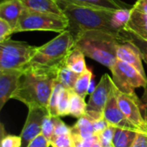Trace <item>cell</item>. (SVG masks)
I'll use <instances>...</instances> for the list:
<instances>
[{
	"label": "cell",
	"mask_w": 147,
	"mask_h": 147,
	"mask_svg": "<svg viewBox=\"0 0 147 147\" xmlns=\"http://www.w3.org/2000/svg\"><path fill=\"white\" fill-rule=\"evenodd\" d=\"M57 71L58 68L28 65L22 71L18 86L11 99L22 102L28 108L39 106L47 109L57 79Z\"/></svg>",
	"instance_id": "1"
},
{
	"label": "cell",
	"mask_w": 147,
	"mask_h": 147,
	"mask_svg": "<svg viewBox=\"0 0 147 147\" xmlns=\"http://www.w3.org/2000/svg\"><path fill=\"white\" fill-rule=\"evenodd\" d=\"M69 22L67 30L75 39L85 30L97 29L121 35L113 27V16L116 9L80 5L68 0H56Z\"/></svg>",
	"instance_id": "2"
},
{
	"label": "cell",
	"mask_w": 147,
	"mask_h": 147,
	"mask_svg": "<svg viewBox=\"0 0 147 147\" xmlns=\"http://www.w3.org/2000/svg\"><path fill=\"white\" fill-rule=\"evenodd\" d=\"M124 41L121 35L91 29L80 33L74 39L73 47L79 49L86 57L110 69L117 60V48Z\"/></svg>",
	"instance_id": "3"
},
{
	"label": "cell",
	"mask_w": 147,
	"mask_h": 147,
	"mask_svg": "<svg viewBox=\"0 0 147 147\" xmlns=\"http://www.w3.org/2000/svg\"><path fill=\"white\" fill-rule=\"evenodd\" d=\"M73 47L74 39L71 33L65 30L43 46L37 47L28 65L58 68L65 62Z\"/></svg>",
	"instance_id": "4"
},
{
	"label": "cell",
	"mask_w": 147,
	"mask_h": 147,
	"mask_svg": "<svg viewBox=\"0 0 147 147\" xmlns=\"http://www.w3.org/2000/svg\"><path fill=\"white\" fill-rule=\"evenodd\" d=\"M68 19L65 15L48 12H38L25 8L22 12L15 33L24 31H54L63 32L67 30Z\"/></svg>",
	"instance_id": "5"
},
{
	"label": "cell",
	"mask_w": 147,
	"mask_h": 147,
	"mask_svg": "<svg viewBox=\"0 0 147 147\" xmlns=\"http://www.w3.org/2000/svg\"><path fill=\"white\" fill-rule=\"evenodd\" d=\"M36 48L27 42L11 39L0 42V71H22L28 65Z\"/></svg>",
	"instance_id": "6"
},
{
	"label": "cell",
	"mask_w": 147,
	"mask_h": 147,
	"mask_svg": "<svg viewBox=\"0 0 147 147\" xmlns=\"http://www.w3.org/2000/svg\"><path fill=\"white\" fill-rule=\"evenodd\" d=\"M112 72V79L115 86L127 94H136L135 89L146 88L147 78L142 76L134 66L117 59L109 69Z\"/></svg>",
	"instance_id": "7"
},
{
	"label": "cell",
	"mask_w": 147,
	"mask_h": 147,
	"mask_svg": "<svg viewBox=\"0 0 147 147\" xmlns=\"http://www.w3.org/2000/svg\"><path fill=\"white\" fill-rule=\"evenodd\" d=\"M113 89L118 104L127 119L140 132L147 134V121L142 112V101L136 94H127L121 91L114 84Z\"/></svg>",
	"instance_id": "8"
},
{
	"label": "cell",
	"mask_w": 147,
	"mask_h": 147,
	"mask_svg": "<svg viewBox=\"0 0 147 147\" xmlns=\"http://www.w3.org/2000/svg\"><path fill=\"white\" fill-rule=\"evenodd\" d=\"M112 88L113 79L107 73L102 75L96 89L90 94L89 102L87 103L85 115L90 120L103 117V110Z\"/></svg>",
	"instance_id": "9"
},
{
	"label": "cell",
	"mask_w": 147,
	"mask_h": 147,
	"mask_svg": "<svg viewBox=\"0 0 147 147\" xmlns=\"http://www.w3.org/2000/svg\"><path fill=\"white\" fill-rule=\"evenodd\" d=\"M49 115L47 108L32 106L28 108V114L21 133L22 146L28 147L30 142L41 134V128L44 118Z\"/></svg>",
	"instance_id": "10"
},
{
	"label": "cell",
	"mask_w": 147,
	"mask_h": 147,
	"mask_svg": "<svg viewBox=\"0 0 147 147\" xmlns=\"http://www.w3.org/2000/svg\"><path fill=\"white\" fill-rule=\"evenodd\" d=\"M114 84V82H113ZM103 116L105 120L109 122V125L114 126L115 127H119V128H123V129H128V130H133L136 132H140L124 115L122 113L114 89L112 88V91L109 94V96L108 98L107 103L105 105L104 110H103Z\"/></svg>",
	"instance_id": "11"
},
{
	"label": "cell",
	"mask_w": 147,
	"mask_h": 147,
	"mask_svg": "<svg viewBox=\"0 0 147 147\" xmlns=\"http://www.w3.org/2000/svg\"><path fill=\"white\" fill-rule=\"evenodd\" d=\"M22 71L21 70L0 71V110H2L7 102L12 98L18 86Z\"/></svg>",
	"instance_id": "12"
},
{
	"label": "cell",
	"mask_w": 147,
	"mask_h": 147,
	"mask_svg": "<svg viewBox=\"0 0 147 147\" xmlns=\"http://www.w3.org/2000/svg\"><path fill=\"white\" fill-rule=\"evenodd\" d=\"M116 57L118 59L129 64L134 66L138 71H140L142 76L147 78L143 64H142V57L134 44L131 41L125 40L124 42L121 43L117 48Z\"/></svg>",
	"instance_id": "13"
},
{
	"label": "cell",
	"mask_w": 147,
	"mask_h": 147,
	"mask_svg": "<svg viewBox=\"0 0 147 147\" xmlns=\"http://www.w3.org/2000/svg\"><path fill=\"white\" fill-rule=\"evenodd\" d=\"M25 9L20 0H4L0 3V19L9 22L16 29L18 21Z\"/></svg>",
	"instance_id": "14"
},
{
	"label": "cell",
	"mask_w": 147,
	"mask_h": 147,
	"mask_svg": "<svg viewBox=\"0 0 147 147\" xmlns=\"http://www.w3.org/2000/svg\"><path fill=\"white\" fill-rule=\"evenodd\" d=\"M124 29L131 31L147 40V14L132 7L129 19Z\"/></svg>",
	"instance_id": "15"
},
{
	"label": "cell",
	"mask_w": 147,
	"mask_h": 147,
	"mask_svg": "<svg viewBox=\"0 0 147 147\" xmlns=\"http://www.w3.org/2000/svg\"><path fill=\"white\" fill-rule=\"evenodd\" d=\"M26 9L38 11L48 12L58 15H64L59 7L56 0H20Z\"/></svg>",
	"instance_id": "16"
},
{
	"label": "cell",
	"mask_w": 147,
	"mask_h": 147,
	"mask_svg": "<svg viewBox=\"0 0 147 147\" xmlns=\"http://www.w3.org/2000/svg\"><path fill=\"white\" fill-rule=\"evenodd\" d=\"M65 64L67 67L78 74L84 72L88 69L85 63V55L76 47L71 50L65 60Z\"/></svg>",
	"instance_id": "17"
},
{
	"label": "cell",
	"mask_w": 147,
	"mask_h": 147,
	"mask_svg": "<svg viewBox=\"0 0 147 147\" xmlns=\"http://www.w3.org/2000/svg\"><path fill=\"white\" fill-rule=\"evenodd\" d=\"M68 1L80 5L102 7V8L112 9H131L133 7L121 0H68Z\"/></svg>",
	"instance_id": "18"
},
{
	"label": "cell",
	"mask_w": 147,
	"mask_h": 147,
	"mask_svg": "<svg viewBox=\"0 0 147 147\" xmlns=\"http://www.w3.org/2000/svg\"><path fill=\"white\" fill-rule=\"evenodd\" d=\"M71 135H75L82 139L90 138L95 135L92 121L85 115L78 118V121L71 127Z\"/></svg>",
	"instance_id": "19"
},
{
	"label": "cell",
	"mask_w": 147,
	"mask_h": 147,
	"mask_svg": "<svg viewBox=\"0 0 147 147\" xmlns=\"http://www.w3.org/2000/svg\"><path fill=\"white\" fill-rule=\"evenodd\" d=\"M80 74L76 73L69 67H67L65 62L58 67L57 80L67 90H73L75 84Z\"/></svg>",
	"instance_id": "20"
},
{
	"label": "cell",
	"mask_w": 147,
	"mask_h": 147,
	"mask_svg": "<svg viewBox=\"0 0 147 147\" xmlns=\"http://www.w3.org/2000/svg\"><path fill=\"white\" fill-rule=\"evenodd\" d=\"M140 132L115 127L113 145L115 147H131Z\"/></svg>",
	"instance_id": "21"
},
{
	"label": "cell",
	"mask_w": 147,
	"mask_h": 147,
	"mask_svg": "<svg viewBox=\"0 0 147 147\" xmlns=\"http://www.w3.org/2000/svg\"><path fill=\"white\" fill-rule=\"evenodd\" d=\"M69 96H70V113L69 115L80 118L84 116L86 113L87 104L84 101V98L77 94L73 90H69Z\"/></svg>",
	"instance_id": "22"
},
{
	"label": "cell",
	"mask_w": 147,
	"mask_h": 147,
	"mask_svg": "<svg viewBox=\"0 0 147 147\" xmlns=\"http://www.w3.org/2000/svg\"><path fill=\"white\" fill-rule=\"evenodd\" d=\"M94 74L92 72V71L88 68L84 72L81 73L75 84V86L73 88V90L78 94L80 96H82L83 98H85L86 96L88 95V91H89V87L91 82V79L93 78Z\"/></svg>",
	"instance_id": "23"
},
{
	"label": "cell",
	"mask_w": 147,
	"mask_h": 147,
	"mask_svg": "<svg viewBox=\"0 0 147 147\" xmlns=\"http://www.w3.org/2000/svg\"><path fill=\"white\" fill-rule=\"evenodd\" d=\"M121 35L124 40H129L136 46V47L139 49V51L141 54L142 59L145 61V63L147 65V40L140 38L134 33L126 30V29L121 30Z\"/></svg>",
	"instance_id": "24"
},
{
	"label": "cell",
	"mask_w": 147,
	"mask_h": 147,
	"mask_svg": "<svg viewBox=\"0 0 147 147\" xmlns=\"http://www.w3.org/2000/svg\"><path fill=\"white\" fill-rule=\"evenodd\" d=\"M65 87L56 79V81L54 82L53 84V91L48 102V105H47V110H48V114L51 116H59L58 114V102L59 99V96L61 91L63 90Z\"/></svg>",
	"instance_id": "25"
},
{
	"label": "cell",
	"mask_w": 147,
	"mask_h": 147,
	"mask_svg": "<svg viewBox=\"0 0 147 147\" xmlns=\"http://www.w3.org/2000/svg\"><path fill=\"white\" fill-rule=\"evenodd\" d=\"M59 116H51L47 115L43 121L42 123V128H41V134L49 141L51 142L53 134H54V129H55V125L56 121Z\"/></svg>",
	"instance_id": "26"
},
{
	"label": "cell",
	"mask_w": 147,
	"mask_h": 147,
	"mask_svg": "<svg viewBox=\"0 0 147 147\" xmlns=\"http://www.w3.org/2000/svg\"><path fill=\"white\" fill-rule=\"evenodd\" d=\"M70 113V96L69 90L64 88L60 93L58 102V114L59 117L69 115Z\"/></svg>",
	"instance_id": "27"
},
{
	"label": "cell",
	"mask_w": 147,
	"mask_h": 147,
	"mask_svg": "<svg viewBox=\"0 0 147 147\" xmlns=\"http://www.w3.org/2000/svg\"><path fill=\"white\" fill-rule=\"evenodd\" d=\"M1 147H21L22 146L21 136L5 134L3 124H1Z\"/></svg>",
	"instance_id": "28"
},
{
	"label": "cell",
	"mask_w": 147,
	"mask_h": 147,
	"mask_svg": "<svg viewBox=\"0 0 147 147\" xmlns=\"http://www.w3.org/2000/svg\"><path fill=\"white\" fill-rule=\"evenodd\" d=\"M115 131V127L114 126L109 125L104 131H102L100 134L97 135L99 137L102 146L107 147L113 144Z\"/></svg>",
	"instance_id": "29"
},
{
	"label": "cell",
	"mask_w": 147,
	"mask_h": 147,
	"mask_svg": "<svg viewBox=\"0 0 147 147\" xmlns=\"http://www.w3.org/2000/svg\"><path fill=\"white\" fill-rule=\"evenodd\" d=\"M74 147H95V145L100 140L97 135H93L90 138L82 139L75 135H71Z\"/></svg>",
	"instance_id": "30"
},
{
	"label": "cell",
	"mask_w": 147,
	"mask_h": 147,
	"mask_svg": "<svg viewBox=\"0 0 147 147\" xmlns=\"http://www.w3.org/2000/svg\"><path fill=\"white\" fill-rule=\"evenodd\" d=\"M50 144L52 147H74L71 135H60L54 137Z\"/></svg>",
	"instance_id": "31"
},
{
	"label": "cell",
	"mask_w": 147,
	"mask_h": 147,
	"mask_svg": "<svg viewBox=\"0 0 147 147\" xmlns=\"http://www.w3.org/2000/svg\"><path fill=\"white\" fill-rule=\"evenodd\" d=\"M13 34H15L14 28L6 21L0 19V42L9 39V36Z\"/></svg>",
	"instance_id": "32"
},
{
	"label": "cell",
	"mask_w": 147,
	"mask_h": 147,
	"mask_svg": "<svg viewBox=\"0 0 147 147\" xmlns=\"http://www.w3.org/2000/svg\"><path fill=\"white\" fill-rule=\"evenodd\" d=\"M60 135H71V129L64 121H62L60 117L59 116L57 119V121H56L54 134H53V138L57 137V136H60Z\"/></svg>",
	"instance_id": "33"
},
{
	"label": "cell",
	"mask_w": 147,
	"mask_h": 147,
	"mask_svg": "<svg viewBox=\"0 0 147 147\" xmlns=\"http://www.w3.org/2000/svg\"><path fill=\"white\" fill-rule=\"evenodd\" d=\"M92 124H93V127H94V131H95V134L98 135L100 134L102 131H104L109 126V122L105 120L104 116L96 119V120H91Z\"/></svg>",
	"instance_id": "34"
},
{
	"label": "cell",
	"mask_w": 147,
	"mask_h": 147,
	"mask_svg": "<svg viewBox=\"0 0 147 147\" xmlns=\"http://www.w3.org/2000/svg\"><path fill=\"white\" fill-rule=\"evenodd\" d=\"M51 146L50 142L42 135L40 134L34 140H33L28 147H49Z\"/></svg>",
	"instance_id": "35"
},
{
	"label": "cell",
	"mask_w": 147,
	"mask_h": 147,
	"mask_svg": "<svg viewBox=\"0 0 147 147\" xmlns=\"http://www.w3.org/2000/svg\"><path fill=\"white\" fill-rule=\"evenodd\" d=\"M131 147H147V134L138 133L136 139Z\"/></svg>",
	"instance_id": "36"
},
{
	"label": "cell",
	"mask_w": 147,
	"mask_h": 147,
	"mask_svg": "<svg viewBox=\"0 0 147 147\" xmlns=\"http://www.w3.org/2000/svg\"><path fill=\"white\" fill-rule=\"evenodd\" d=\"M133 7L143 13L147 14V0H137Z\"/></svg>",
	"instance_id": "37"
},
{
	"label": "cell",
	"mask_w": 147,
	"mask_h": 147,
	"mask_svg": "<svg viewBox=\"0 0 147 147\" xmlns=\"http://www.w3.org/2000/svg\"><path fill=\"white\" fill-rule=\"evenodd\" d=\"M141 101H142V112L147 121V88H145V91L141 97Z\"/></svg>",
	"instance_id": "38"
},
{
	"label": "cell",
	"mask_w": 147,
	"mask_h": 147,
	"mask_svg": "<svg viewBox=\"0 0 147 147\" xmlns=\"http://www.w3.org/2000/svg\"><path fill=\"white\" fill-rule=\"evenodd\" d=\"M96 84H95V76H93L92 79H91V82H90V87H89V91H88V94H91L94 90L96 89Z\"/></svg>",
	"instance_id": "39"
},
{
	"label": "cell",
	"mask_w": 147,
	"mask_h": 147,
	"mask_svg": "<svg viewBox=\"0 0 147 147\" xmlns=\"http://www.w3.org/2000/svg\"><path fill=\"white\" fill-rule=\"evenodd\" d=\"M107 147H115V146H114V145L112 144V145H110V146H107Z\"/></svg>",
	"instance_id": "40"
},
{
	"label": "cell",
	"mask_w": 147,
	"mask_h": 147,
	"mask_svg": "<svg viewBox=\"0 0 147 147\" xmlns=\"http://www.w3.org/2000/svg\"><path fill=\"white\" fill-rule=\"evenodd\" d=\"M2 1H4V0H2Z\"/></svg>",
	"instance_id": "41"
},
{
	"label": "cell",
	"mask_w": 147,
	"mask_h": 147,
	"mask_svg": "<svg viewBox=\"0 0 147 147\" xmlns=\"http://www.w3.org/2000/svg\"><path fill=\"white\" fill-rule=\"evenodd\" d=\"M146 88H147V87H146Z\"/></svg>",
	"instance_id": "42"
}]
</instances>
